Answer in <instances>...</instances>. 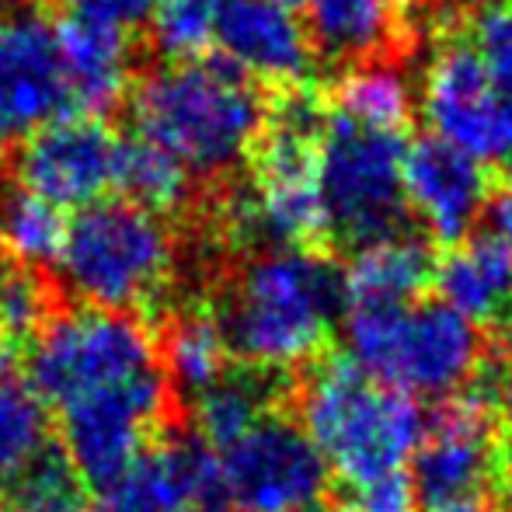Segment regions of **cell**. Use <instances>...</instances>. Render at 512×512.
<instances>
[{
	"label": "cell",
	"mask_w": 512,
	"mask_h": 512,
	"mask_svg": "<svg viewBox=\"0 0 512 512\" xmlns=\"http://www.w3.org/2000/svg\"><path fill=\"white\" fill-rule=\"evenodd\" d=\"M119 136L98 115H63L32 133L14 154L21 192L46 199L56 209L102 203L115 189Z\"/></svg>",
	"instance_id": "7c38bea8"
},
{
	"label": "cell",
	"mask_w": 512,
	"mask_h": 512,
	"mask_svg": "<svg viewBox=\"0 0 512 512\" xmlns=\"http://www.w3.org/2000/svg\"><path fill=\"white\" fill-rule=\"evenodd\" d=\"M74 115L60 35L39 11L0 18V150Z\"/></svg>",
	"instance_id": "4fadbf2b"
},
{
	"label": "cell",
	"mask_w": 512,
	"mask_h": 512,
	"mask_svg": "<svg viewBox=\"0 0 512 512\" xmlns=\"http://www.w3.org/2000/svg\"><path fill=\"white\" fill-rule=\"evenodd\" d=\"M436 262L439 248L422 230L387 237L370 248L352 251L345 265V297L349 304H415L436 279Z\"/></svg>",
	"instance_id": "ffe728a7"
},
{
	"label": "cell",
	"mask_w": 512,
	"mask_h": 512,
	"mask_svg": "<svg viewBox=\"0 0 512 512\" xmlns=\"http://www.w3.org/2000/svg\"><path fill=\"white\" fill-rule=\"evenodd\" d=\"M56 307L60 293L46 272L0 255V345L28 349Z\"/></svg>",
	"instance_id": "4316f807"
},
{
	"label": "cell",
	"mask_w": 512,
	"mask_h": 512,
	"mask_svg": "<svg viewBox=\"0 0 512 512\" xmlns=\"http://www.w3.org/2000/svg\"><path fill=\"white\" fill-rule=\"evenodd\" d=\"M46 4H56V0H46Z\"/></svg>",
	"instance_id": "60d3db41"
},
{
	"label": "cell",
	"mask_w": 512,
	"mask_h": 512,
	"mask_svg": "<svg viewBox=\"0 0 512 512\" xmlns=\"http://www.w3.org/2000/svg\"><path fill=\"white\" fill-rule=\"evenodd\" d=\"M18 4H21V0H0V18H4V14H11Z\"/></svg>",
	"instance_id": "d590c367"
},
{
	"label": "cell",
	"mask_w": 512,
	"mask_h": 512,
	"mask_svg": "<svg viewBox=\"0 0 512 512\" xmlns=\"http://www.w3.org/2000/svg\"><path fill=\"white\" fill-rule=\"evenodd\" d=\"M283 377L251 370V366H230L216 384L196 394V439L209 450H223L234 439H241L251 425H258L276 405V394Z\"/></svg>",
	"instance_id": "d4e9b609"
},
{
	"label": "cell",
	"mask_w": 512,
	"mask_h": 512,
	"mask_svg": "<svg viewBox=\"0 0 512 512\" xmlns=\"http://www.w3.org/2000/svg\"><path fill=\"white\" fill-rule=\"evenodd\" d=\"M328 108L359 126L405 133L415 119V98L401 63H359L345 67L324 81Z\"/></svg>",
	"instance_id": "cb8c5ba5"
},
{
	"label": "cell",
	"mask_w": 512,
	"mask_h": 512,
	"mask_svg": "<svg viewBox=\"0 0 512 512\" xmlns=\"http://www.w3.org/2000/svg\"><path fill=\"white\" fill-rule=\"evenodd\" d=\"M216 464L234 512H304L331 478L304 425L279 411L216 450Z\"/></svg>",
	"instance_id": "30bf717a"
},
{
	"label": "cell",
	"mask_w": 512,
	"mask_h": 512,
	"mask_svg": "<svg viewBox=\"0 0 512 512\" xmlns=\"http://www.w3.org/2000/svg\"><path fill=\"white\" fill-rule=\"evenodd\" d=\"M304 512H335V509H324L321 502H317V506H310V509H304Z\"/></svg>",
	"instance_id": "74e56055"
},
{
	"label": "cell",
	"mask_w": 512,
	"mask_h": 512,
	"mask_svg": "<svg viewBox=\"0 0 512 512\" xmlns=\"http://www.w3.org/2000/svg\"><path fill=\"white\" fill-rule=\"evenodd\" d=\"M317 63L331 74L359 63H405L422 49L411 0H304Z\"/></svg>",
	"instance_id": "2e32d148"
},
{
	"label": "cell",
	"mask_w": 512,
	"mask_h": 512,
	"mask_svg": "<svg viewBox=\"0 0 512 512\" xmlns=\"http://www.w3.org/2000/svg\"><path fill=\"white\" fill-rule=\"evenodd\" d=\"M467 42L485 63L495 91L512 108V0H481L460 14Z\"/></svg>",
	"instance_id": "f546056e"
},
{
	"label": "cell",
	"mask_w": 512,
	"mask_h": 512,
	"mask_svg": "<svg viewBox=\"0 0 512 512\" xmlns=\"http://www.w3.org/2000/svg\"><path fill=\"white\" fill-rule=\"evenodd\" d=\"M4 512H95L84 485L70 471L63 450H49L18 485L7 492Z\"/></svg>",
	"instance_id": "83f0119b"
},
{
	"label": "cell",
	"mask_w": 512,
	"mask_h": 512,
	"mask_svg": "<svg viewBox=\"0 0 512 512\" xmlns=\"http://www.w3.org/2000/svg\"><path fill=\"white\" fill-rule=\"evenodd\" d=\"M488 391L485 401L492 405L495 418L512 429V338H502V352L495 363H485Z\"/></svg>",
	"instance_id": "d6a6232c"
},
{
	"label": "cell",
	"mask_w": 512,
	"mask_h": 512,
	"mask_svg": "<svg viewBox=\"0 0 512 512\" xmlns=\"http://www.w3.org/2000/svg\"><path fill=\"white\" fill-rule=\"evenodd\" d=\"M213 46L262 88H286L321 77L307 25L279 0H223L216 14Z\"/></svg>",
	"instance_id": "e0dca14e"
},
{
	"label": "cell",
	"mask_w": 512,
	"mask_h": 512,
	"mask_svg": "<svg viewBox=\"0 0 512 512\" xmlns=\"http://www.w3.org/2000/svg\"><path fill=\"white\" fill-rule=\"evenodd\" d=\"M171 380L164 370L122 384L115 391L67 405L60 415V450L84 488L112 485L171 418Z\"/></svg>",
	"instance_id": "9c48e42d"
},
{
	"label": "cell",
	"mask_w": 512,
	"mask_h": 512,
	"mask_svg": "<svg viewBox=\"0 0 512 512\" xmlns=\"http://www.w3.org/2000/svg\"><path fill=\"white\" fill-rule=\"evenodd\" d=\"M345 512H422V499L408 471H391L352 485Z\"/></svg>",
	"instance_id": "4dcf8cb0"
},
{
	"label": "cell",
	"mask_w": 512,
	"mask_h": 512,
	"mask_svg": "<svg viewBox=\"0 0 512 512\" xmlns=\"http://www.w3.org/2000/svg\"><path fill=\"white\" fill-rule=\"evenodd\" d=\"M509 471L499 418L485 394H453L425 418V436L411 457V481L425 509L485 495Z\"/></svg>",
	"instance_id": "8fae6325"
},
{
	"label": "cell",
	"mask_w": 512,
	"mask_h": 512,
	"mask_svg": "<svg viewBox=\"0 0 512 512\" xmlns=\"http://www.w3.org/2000/svg\"><path fill=\"white\" fill-rule=\"evenodd\" d=\"M230 352L251 370L286 377L317 363L345 317V265L328 251H251L227 269L209 300Z\"/></svg>",
	"instance_id": "6da1fadb"
},
{
	"label": "cell",
	"mask_w": 512,
	"mask_h": 512,
	"mask_svg": "<svg viewBox=\"0 0 512 512\" xmlns=\"http://www.w3.org/2000/svg\"><path fill=\"white\" fill-rule=\"evenodd\" d=\"M509 478H512V457H509Z\"/></svg>",
	"instance_id": "ab89813d"
},
{
	"label": "cell",
	"mask_w": 512,
	"mask_h": 512,
	"mask_svg": "<svg viewBox=\"0 0 512 512\" xmlns=\"http://www.w3.org/2000/svg\"><path fill=\"white\" fill-rule=\"evenodd\" d=\"M453 4L460 7V11H467V7H474V4H481V0H453Z\"/></svg>",
	"instance_id": "8d00e7d4"
},
{
	"label": "cell",
	"mask_w": 512,
	"mask_h": 512,
	"mask_svg": "<svg viewBox=\"0 0 512 512\" xmlns=\"http://www.w3.org/2000/svg\"><path fill=\"white\" fill-rule=\"evenodd\" d=\"M126 102L133 133L161 143L203 189H216L248 175L269 91L223 53H203L140 74Z\"/></svg>",
	"instance_id": "7a4b0ae2"
},
{
	"label": "cell",
	"mask_w": 512,
	"mask_h": 512,
	"mask_svg": "<svg viewBox=\"0 0 512 512\" xmlns=\"http://www.w3.org/2000/svg\"><path fill=\"white\" fill-rule=\"evenodd\" d=\"M279 4H286V7H300L304 0H279Z\"/></svg>",
	"instance_id": "f35d334b"
},
{
	"label": "cell",
	"mask_w": 512,
	"mask_h": 512,
	"mask_svg": "<svg viewBox=\"0 0 512 512\" xmlns=\"http://www.w3.org/2000/svg\"><path fill=\"white\" fill-rule=\"evenodd\" d=\"M342 331L359 370L411 398H453L485 370L478 324L443 300L405 307L349 304Z\"/></svg>",
	"instance_id": "5b68a950"
},
{
	"label": "cell",
	"mask_w": 512,
	"mask_h": 512,
	"mask_svg": "<svg viewBox=\"0 0 512 512\" xmlns=\"http://www.w3.org/2000/svg\"><path fill=\"white\" fill-rule=\"evenodd\" d=\"M56 35H60L63 67H67L70 108H74V115H98L102 119V112L119 105L133 88L140 42L112 32V28L91 25L70 11L60 14Z\"/></svg>",
	"instance_id": "d6986e66"
},
{
	"label": "cell",
	"mask_w": 512,
	"mask_h": 512,
	"mask_svg": "<svg viewBox=\"0 0 512 512\" xmlns=\"http://www.w3.org/2000/svg\"><path fill=\"white\" fill-rule=\"evenodd\" d=\"M95 512H234L216 453L199 439L157 436L98 492Z\"/></svg>",
	"instance_id": "9a60e30c"
},
{
	"label": "cell",
	"mask_w": 512,
	"mask_h": 512,
	"mask_svg": "<svg viewBox=\"0 0 512 512\" xmlns=\"http://www.w3.org/2000/svg\"><path fill=\"white\" fill-rule=\"evenodd\" d=\"M499 185V171L464 154L439 136H418L405 154V192L411 216L422 223V234L439 248L467 241L488 213Z\"/></svg>",
	"instance_id": "5bb4252c"
},
{
	"label": "cell",
	"mask_w": 512,
	"mask_h": 512,
	"mask_svg": "<svg viewBox=\"0 0 512 512\" xmlns=\"http://www.w3.org/2000/svg\"><path fill=\"white\" fill-rule=\"evenodd\" d=\"M223 0H157L154 46L168 63L196 60L213 49V28Z\"/></svg>",
	"instance_id": "f1b7e54d"
},
{
	"label": "cell",
	"mask_w": 512,
	"mask_h": 512,
	"mask_svg": "<svg viewBox=\"0 0 512 512\" xmlns=\"http://www.w3.org/2000/svg\"><path fill=\"white\" fill-rule=\"evenodd\" d=\"M460 14L464 11L443 18L425 39L429 60L422 70V115L432 136L502 175L512 161V108L467 42Z\"/></svg>",
	"instance_id": "ba28073f"
},
{
	"label": "cell",
	"mask_w": 512,
	"mask_h": 512,
	"mask_svg": "<svg viewBox=\"0 0 512 512\" xmlns=\"http://www.w3.org/2000/svg\"><path fill=\"white\" fill-rule=\"evenodd\" d=\"M485 216H488V223H492L488 230H495V234L506 241V248L512 251V178L499 175V185H495V196H492V203H488Z\"/></svg>",
	"instance_id": "836d02e7"
},
{
	"label": "cell",
	"mask_w": 512,
	"mask_h": 512,
	"mask_svg": "<svg viewBox=\"0 0 512 512\" xmlns=\"http://www.w3.org/2000/svg\"><path fill=\"white\" fill-rule=\"evenodd\" d=\"M53 446L49 408L21 370L14 349L0 345V492H11Z\"/></svg>",
	"instance_id": "7402d4cb"
},
{
	"label": "cell",
	"mask_w": 512,
	"mask_h": 512,
	"mask_svg": "<svg viewBox=\"0 0 512 512\" xmlns=\"http://www.w3.org/2000/svg\"><path fill=\"white\" fill-rule=\"evenodd\" d=\"M432 286L471 324L512 338V251L495 230H474L467 241L439 248Z\"/></svg>",
	"instance_id": "ac0fdd59"
},
{
	"label": "cell",
	"mask_w": 512,
	"mask_h": 512,
	"mask_svg": "<svg viewBox=\"0 0 512 512\" xmlns=\"http://www.w3.org/2000/svg\"><path fill=\"white\" fill-rule=\"evenodd\" d=\"M405 154V133H384L345 115H328L317 182L331 255L370 248L415 230L405 192Z\"/></svg>",
	"instance_id": "8992f818"
},
{
	"label": "cell",
	"mask_w": 512,
	"mask_h": 512,
	"mask_svg": "<svg viewBox=\"0 0 512 512\" xmlns=\"http://www.w3.org/2000/svg\"><path fill=\"white\" fill-rule=\"evenodd\" d=\"M115 189L122 199L168 220H189L206 199V189L196 182V175L171 150L140 133L119 136Z\"/></svg>",
	"instance_id": "44dd1931"
},
{
	"label": "cell",
	"mask_w": 512,
	"mask_h": 512,
	"mask_svg": "<svg viewBox=\"0 0 512 512\" xmlns=\"http://www.w3.org/2000/svg\"><path fill=\"white\" fill-rule=\"evenodd\" d=\"M67 237V220L56 206L32 192H4L0 199V255L46 269L56 265Z\"/></svg>",
	"instance_id": "484cf974"
},
{
	"label": "cell",
	"mask_w": 512,
	"mask_h": 512,
	"mask_svg": "<svg viewBox=\"0 0 512 512\" xmlns=\"http://www.w3.org/2000/svg\"><path fill=\"white\" fill-rule=\"evenodd\" d=\"M67 11L91 21V25L112 28V32L136 39L154 21L157 0H70Z\"/></svg>",
	"instance_id": "1f68e13d"
},
{
	"label": "cell",
	"mask_w": 512,
	"mask_h": 512,
	"mask_svg": "<svg viewBox=\"0 0 512 512\" xmlns=\"http://www.w3.org/2000/svg\"><path fill=\"white\" fill-rule=\"evenodd\" d=\"M157 345H161V363L171 387L192 394V398L209 384H216L230 370V356H234L227 331L209 300L171 310Z\"/></svg>",
	"instance_id": "603a6c76"
},
{
	"label": "cell",
	"mask_w": 512,
	"mask_h": 512,
	"mask_svg": "<svg viewBox=\"0 0 512 512\" xmlns=\"http://www.w3.org/2000/svg\"><path fill=\"white\" fill-rule=\"evenodd\" d=\"M425 512H512L506 502L495 499V495H471V499H457V502H446V506L436 509H425Z\"/></svg>",
	"instance_id": "e575fe53"
},
{
	"label": "cell",
	"mask_w": 512,
	"mask_h": 512,
	"mask_svg": "<svg viewBox=\"0 0 512 512\" xmlns=\"http://www.w3.org/2000/svg\"><path fill=\"white\" fill-rule=\"evenodd\" d=\"M154 370H164L154 328L122 310L60 304L28 345V380L56 411Z\"/></svg>",
	"instance_id": "52a82bcc"
},
{
	"label": "cell",
	"mask_w": 512,
	"mask_h": 512,
	"mask_svg": "<svg viewBox=\"0 0 512 512\" xmlns=\"http://www.w3.org/2000/svg\"><path fill=\"white\" fill-rule=\"evenodd\" d=\"M300 425L345 488L408 471L425 436L418 398L363 373L349 356L317 359L300 391Z\"/></svg>",
	"instance_id": "3957f363"
},
{
	"label": "cell",
	"mask_w": 512,
	"mask_h": 512,
	"mask_svg": "<svg viewBox=\"0 0 512 512\" xmlns=\"http://www.w3.org/2000/svg\"><path fill=\"white\" fill-rule=\"evenodd\" d=\"M178 230L168 216L129 203L102 199L77 209L67 223L60 283L81 304L147 317L161 310L178 276Z\"/></svg>",
	"instance_id": "277c9868"
}]
</instances>
